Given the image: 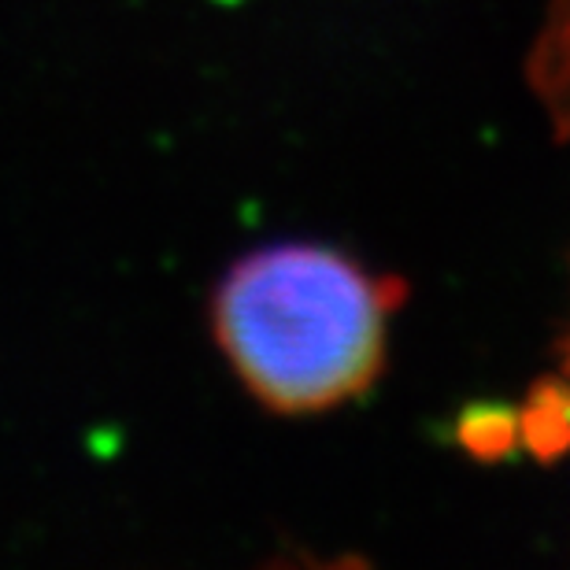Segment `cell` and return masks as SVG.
Here are the masks:
<instances>
[{
	"label": "cell",
	"mask_w": 570,
	"mask_h": 570,
	"mask_svg": "<svg viewBox=\"0 0 570 570\" xmlns=\"http://www.w3.org/2000/svg\"><path fill=\"white\" fill-rule=\"evenodd\" d=\"M396 285L323 245L248 253L212 301L242 385L282 415L326 412L379 379Z\"/></svg>",
	"instance_id": "obj_1"
},
{
	"label": "cell",
	"mask_w": 570,
	"mask_h": 570,
	"mask_svg": "<svg viewBox=\"0 0 570 570\" xmlns=\"http://www.w3.org/2000/svg\"><path fill=\"white\" fill-rule=\"evenodd\" d=\"M567 374H570V345H567Z\"/></svg>",
	"instance_id": "obj_2"
}]
</instances>
